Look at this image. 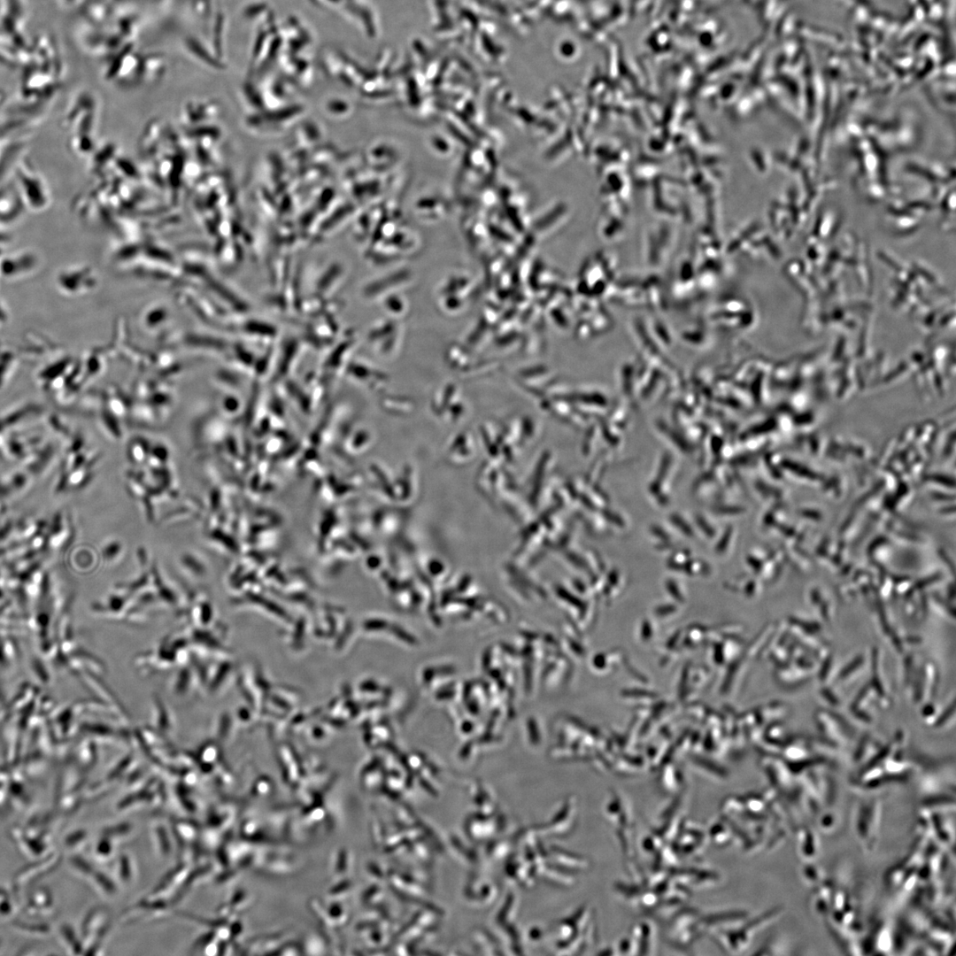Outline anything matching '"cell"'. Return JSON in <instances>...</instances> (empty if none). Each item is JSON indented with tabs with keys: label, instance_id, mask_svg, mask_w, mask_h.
I'll return each mask as SVG.
<instances>
[{
	"label": "cell",
	"instance_id": "cell-1",
	"mask_svg": "<svg viewBox=\"0 0 956 956\" xmlns=\"http://www.w3.org/2000/svg\"><path fill=\"white\" fill-rule=\"evenodd\" d=\"M881 805L877 799H874L867 805L860 804L856 808L854 818V829L866 849L873 846V842L877 832Z\"/></svg>",
	"mask_w": 956,
	"mask_h": 956
},
{
	"label": "cell",
	"instance_id": "cell-2",
	"mask_svg": "<svg viewBox=\"0 0 956 956\" xmlns=\"http://www.w3.org/2000/svg\"><path fill=\"white\" fill-rule=\"evenodd\" d=\"M815 835L805 828L798 832L799 852L805 859L812 858L817 852Z\"/></svg>",
	"mask_w": 956,
	"mask_h": 956
}]
</instances>
